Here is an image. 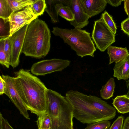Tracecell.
<instances>
[{
	"label": "cell",
	"instance_id": "obj_27",
	"mask_svg": "<svg viewBox=\"0 0 129 129\" xmlns=\"http://www.w3.org/2000/svg\"><path fill=\"white\" fill-rule=\"evenodd\" d=\"M4 50L10 63L11 52V42L10 37L5 38Z\"/></svg>",
	"mask_w": 129,
	"mask_h": 129
},
{
	"label": "cell",
	"instance_id": "obj_18",
	"mask_svg": "<svg viewBox=\"0 0 129 129\" xmlns=\"http://www.w3.org/2000/svg\"><path fill=\"white\" fill-rule=\"evenodd\" d=\"M115 84L114 79L111 78L100 90V95L103 99L107 100L113 95Z\"/></svg>",
	"mask_w": 129,
	"mask_h": 129
},
{
	"label": "cell",
	"instance_id": "obj_21",
	"mask_svg": "<svg viewBox=\"0 0 129 129\" xmlns=\"http://www.w3.org/2000/svg\"><path fill=\"white\" fill-rule=\"evenodd\" d=\"M10 31L9 18H0V38L10 37Z\"/></svg>",
	"mask_w": 129,
	"mask_h": 129
},
{
	"label": "cell",
	"instance_id": "obj_10",
	"mask_svg": "<svg viewBox=\"0 0 129 129\" xmlns=\"http://www.w3.org/2000/svg\"><path fill=\"white\" fill-rule=\"evenodd\" d=\"M2 77L6 82V87L4 94L8 96L19 110L20 113L26 119L29 120L28 110L23 103L15 87L13 77L2 75Z\"/></svg>",
	"mask_w": 129,
	"mask_h": 129
},
{
	"label": "cell",
	"instance_id": "obj_5",
	"mask_svg": "<svg viewBox=\"0 0 129 129\" xmlns=\"http://www.w3.org/2000/svg\"><path fill=\"white\" fill-rule=\"evenodd\" d=\"M52 32L70 46L78 56L81 57L87 56L94 57L96 49L89 32L76 28L69 29L57 27H53Z\"/></svg>",
	"mask_w": 129,
	"mask_h": 129
},
{
	"label": "cell",
	"instance_id": "obj_9",
	"mask_svg": "<svg viewBox=\"0 0 129 129\" xmlns=\"http://www.w3.org/2000/svg\"><path fill=\"white\" fill-rule=\"evenodd\" d=\"M29 24L25 25L10 37L11 52L10 64L13 68L17 67L19 62L25 37Z\"/></svg>",
	"mask_w": 129,
	"mask_h": 129
},
{
	"label": "cell",
	"instance_id": "obj_33",
	"mask_svg": "<svg viewBox=\"0 0 129 129\" xmlns=\"http://www.w3.org/2000/svg\"><path fill=\"white\" fill-rule=\"evenodd\" d=\"M124 1V10L128 16L129 15V0H125Z\"/></svg>",
	"mask_w": 129,
	"mask_h": 129
},
{
	"label": "cell",
	"instance_id": "obj_20",
	"mask_svg": "<svg viewBox=\"0 0 129 129\" xmlns=\"http://www.w3.org/2000/svg\"><path fill=\"white\" fill-rule=\"evenodd\" d=\"M13 12L20 10L26 7L31 5L33 0H6Z\"/></svg>",
	"mask_w": 129,
	"mask_h": 129
},
{
	"label": "cell",
	"instance_id": "obj_34",
	"mask_svg": "<svg viewBox=\"0 0 129 129\" xmlns=\"http://www.w3.org/2000/svg\"><path fill=\"white\" fill-rule=\"evenodd\" d=\"M122 129H129V116L124 120Z\"/></svg>",
	"mask_w": 129,
	"mask_h": 129
},
{
	"label": "cell",
	"instance_id": "obj_24",
	"mask_svg": "<svg viewBox=\"0 0 129 129\" xmlns=\"http://www.w3.org/2000/svg\"><path fill=\"white\" fill-rule=\"evenodd\" d=\"M101 18L103 19L112 32L116 34L117 28L112 16L107 11H105L102 14Z\"/></svg>",
	"mask_w": 129,
	"mask_h": 129
},
{
	"label": "cell",
	"instance_id": "obj_11",
	"mask_svg": "<svg viewBox=\"0 0 129 129\" xmlns=\"http://www.w3.org/2000/svg\"><path fill=\"white\" fill-rule=\"evenodd\" d=\"M66 3L65 5L70 7L75 15V19L70 22V24L79 29L86 26L90 18L85 12L80 0H66Z\"/></svg>",
	"mask_w": 129,
	"mask_h": 129
},
{
	"label": "cell",
	"instance_id": "obj_30",
	"mask_svg": "<svg viewBox=\"0 0 129 129\" xmlns=\"http://www.w3.org/2000/svg\"><path fill=\"white\" fill-rule=\"evenodd\" d=\"M121 30L129 36V17L123 21L121 23Z\"/></svg>",
	"mask_w": 129,
	"mask_h": 129
},
{
	"label": "cell",
	"instance_id": "obj_19",
	"mask_svg": "<svg viewBox=\"0 0 129 129\" xmlns=\"http://www.w3.org/2000/svg\"><path fill=\"white\" fill-rule=\"evenodd\" d=\"M36 121L38 129H51L52 120L47 111L37 116Z\"/></svg>",
	"mask_w": 129,
	"mask_h": 129
},
{
	"label": "cell",
	"instance_id": "obj_7",
	"mask_svg": "<svg viewBox=\"0 0 129 129\" xmlns=\"http://www.w3.org/2000/svg\"><path fill=\"white\" fill-rule=\"evenodd\" d=\"M70 60L53 58L39 61L31 66L30 71L34 75L42 76L53 72L61 71L69 66Z\"/></svg>",
	"mask_w": 129,
	"mask_h": 129
},
{
	"label": "cell",
	"instance_id": "obj_38",
	"mask_svg": "<svg viewBox=\"0 0 129 129\" xmlns=\"http://www.w3.org/2000/svg\"><path fill=\"white\" fill-rule=\"evenodd\" d=\"M129 55V54H128Z\"/></svg>",
	"mask_w": 129,
	"mask_h": 129
},
{
	"label": "cell",
	"instance_id": "obj_35",
	"mask_svg": "<svg viewBox=\"0 0 129 129\" xmlns=\"http://www.w3.org/2000/svg\"><path fill=\"white\" fill-rule=\"evenodd\" d=\"M126 84L127 88L128 90L127 92L126 93V95L129 96V80L126 81Z\"/></svg>",
	"mask_w": 129,
	"mask_h": 129
},
{
	"label": "cell",
	"instance_id": "obj_26",
	"mask_svg": "<svg viewBox=\"0 0 129 129\" xmlns=\"http://www.w3.org/2000/svg\"><path fill=\"white\" fill-rule=\"evenodd\" d=\"M111 125L108 120L101 121L88 124L83 129H108Z\"/></svg>",
	"mask_w": 129,
	"mask_h": 129
},
{
	"label": "cell",
	"instance_id": "obj_22",
	"mask_svg": "<svg viewBox=\"0 0 129 129\" xmlns=\"http://www.w3.org/2000/svg\"><path fill=\"white\" fill-rule=\"evenodd\" d=\"M13 13L12 10L6 0H0V18H9Z\"/></svg>",
	"mask_w": 129,
	"mask_h": 129
},
{
	"label": "cell",
	"instance_id": "obj_25",
	"mask_svg": "<svg viewBox=\"0 0 129 129\" xmlns=\"http://www.w3.org/2000/svg\"><path fill=\"white\" fill-rule=\"evenodd\" d=\"M5 38L0 39V63L7 68L10 65L4 50Z\"/></svg>",
	"mask_w": 129,
	"mask_h": 129
},
{
	"label": "cell",
	"instance_id": "obj_28",
	"mask_svg": "<svg viewBox=\"0 0 129 129\" xmlns=\"http://www.w3.org/2000/svg\"><path fill=\"white\" fill-rule=\"evenodd\" d=\"M124 119V117L122 116H118L109 129H122Z\"/></svg>",
	"mask_w": 129,
	"mask_h": 129
},
{
	"label": "cell",
	"instance_id": "obj_4",
	"mask_svg": "<svg viewBox=\"0 0 129 129\" xmlns=\"http://www.w3.org/2000/svg\"><path fill=\"white\" fill-rule=\"evenodd\" d=\"M47 111L52 120L51 129H74L73 108L68 98L47 89Z\"/></svg>",
	"mask_w": 129,
	"mask_h": 129
},
{
	"label": "cell",
	"instance_id": "obj_14",
	"mask_svg": "<svg viewBox=\"0 0 129 129\" xmlns=\"http://www.w3.org/2000/svg\"><path fill=\"white\" fill-rule=\"evenodd\" d=\"M109 57V64L113 62L117 63L124 59L129 54L126 48L119 47L110 46L107 49Z\"/></svg>",
	"mask_w": 129,
	"mask_h": 129
},
{
	"label": "cell",
	"instance_id": "obj_15",
	"mask_svg": "<svg viewBox=\"0 0 129 129\" xmlns=\"http://www.w3.org/2000/svg\"><path fill=\"white\" fill-rule=\"evenodd\" d=\"M113 100L112 104L118 113L129 112V96L126 94L117 96Z\"/></svg>",
	"mask_w": 129,
	"mask_h": 129
},
{
	"label": "cell",
	"instance_id": "obj_31",
	"mask_svg": "<svg viewBox=\"0 0 129 129\" xmlns=\"http://www.w3.org/2000/svg\"><path fill=\"white\" fill-rule=\"evenodd\" d=\"M6 87V82L2 77L0 76V95H2L4 94V91Z\"/></svg>",
	"mask_w": 129,
	"mask_h": 129
},
{
	"label": "cell",
	"instance_id": "obj_13",
	"mask_svg": "<svg viewBox=\"0 0 129 129\" xmlns=\"http://www.w3.org/2000/svg\"><path fill=\"white\" fill-rule=\"evenodd\" d=\"M113 76L118 80H126L129 79V55L115 63L113 68Z\"/></svg>",
	"mask_w": 129,
	"mask_h": 129
},
{
	"label": "cell",
	"instance_id": "obj_37",
	"mask_svg": "<svg viewBox=\"0 0 129 129\" xmlns=\"http://www.w3.org/2000/svg\"><path fill=\"white\" fill-rule=\"evenodd\" d=\"M128 17H129V15H128Z\"/></svg>",
	"mask_w": 129,
	"mask_h": 129
},
{
	"label": "cell",
	"instance_id": "obj_12",
	"mask_svg": "<svg viewBox=\"0 0 129 129\" xmlns=\"http://www.w3.org/2000/svg\"><path fill=\"white\" fill-rule=\"evenodd\" d=\"M80 1L85 12L90 18L102 12L107 3L106 0H80Z\"/></svg>",
	"mask_w": 129,
	"mask_h": 129
},
{
	"label": "cell",
	"instance_id": "obj_23",
	"mask_svg": "<svg viewBox=\"0 0 129 129\" xmlns=\"http://www.w3.org/2000/svg\"><path fill=\"white\" fill-rule=\"evenodd\" d=\"M31 5L34 11L38 16L43 14L46 7L45 0H34Z\"/></svg>",
	"mask_w": 129,
	"mask_h": 129
},
{
	"label": "cell",
	"instance_id": "obj_8",
	"mask_svg": "<svg viewBox=\"0 0 129 129\" xmlns=\"http://www.w3.org/2000/svg\"><path fill=\"white\" fill-rule=\"evenodd\" d=\"M38 17L31 5L13 12L9 18L10 26V37Z\"/></svg>",
	"mask_w": 129,
	"mask_h": 129
},
{
	"label": "cell",
	"instance_id": "obj_32",
	"mask_svg": "<svg viewBox=\"0 0 129 129\" xmlns=\"http://www.w3.org/2000/svg\"><path fill=\"white\" fill-rule=\"evenodd\" d=\"M107 3L112 6L116 7L121 5L122 2L124 0H106Z\"/></svg>",
	"mask_w": 129,
	"mask_h": 129
},
{
	"label": "cell",
	"instance_id": "obj_1",
	"mask_svg": "<svg viewBox=\"0 0 129 129\" xmlns=\"http://www.w3.org/2000/svg\"><path fill=\"white\" fill-rule=\"evenodd\" d=\"M73 108V117L83 124L109 120L115 116V109L95 96L71 90L66 94Z\"/></svg>",
	"mask_w": 129,
	"mask_h": 129
},
{
	"label": "cell",
	"instance_id": "obj_2",
	"mask_svg": "<svg viewBox=\"0 0 129 129\" xmlns=\"http://www.w3.org/2000/svg\"><path fill=\"white\" fill-rule=\"evenodd\" d=\"M15 87L28 110L37 116L47 111V88L41 80L23 69L14 73Z\"/></svg>",
	"mask_w": 129,
	"mask_h": 129
},
{
	"label": "cell",
	"instance_id": "obj_17",
	"mask_svg": "<svg viewBox=\"0 0 129 129\" xmlns=\"http://www.w3.org/2000/svg\"><path fill=\"white\" fill-rule=\"evenodd\" d=\"M56 9L58 15L67 20L70 22L74 20V15L69 6L60 3L56 5Z\"/></svg>",
	"mask_w": 129,
	"mask_h": 129
},
{
	"label": "cell",
	"instance_id": "obj_6",
	"mask_svg": "<svg viewBox=\"0 0 129 129\" xmlns=\"http://www.w3.org/2000/svg\"><path fill=\"white\" fill-rule=\"evenodd\" d=\"M115 35L101 17L94 21L91 38L96 48L104 52L115 41Z\"/></svg>",
	"mask_w": 129,
	"mask_h": 129
},
{
	"label": "cell",
	"instance_id": "obj_36",
	"mask_svg": "<svg viewBox=\"0 0 129 129\" xmlns=\"http://www.w3.org/2000/svg\"><path fill=\"white\" fill-rule=\"evenodd\" d=\"M0 129H3L1 125H0Z\"/></svg>",
	"mask_w": 129,
	"mask_h": 129
},
{
	"label": "cell",
	"instance_id": "obj_3",
	"mask_svg": "<svg viewBox=\"0 0 129 129\" xmlns=\"http://www.w3.org/2000/svg\"><path fill=\"white\" fill-rule=\"evenodd\" d=\"M51 34L44 21L37 18L29 24L22 53L25 56L37 58L45 56L51 47Z\"/></svg>",
	"mask_w": 129,
	"mask_h": 129
},
{
	"label": "cell",
	"instance_id": "obj_16",
	"mask_svg": "<svg viewBox=\"0 0 129 129\" xmlns=\"http://www.w3.org/2000/svg\"><path fill=\"white\" fill-rule=\"evenodd\" d=\"M46 7L45 11L50 17L53 23L59 22L58 15L56 9V6L58 4L61 3V0H45Z\"/></svg>",
	"mask_w": 129,
	"mask_h": 129
},
{
	"label": "cell",
	"instance_id": "obj_29",
	"mask_svg": "<svg viewBox=\"0 0 129 129\" xmlns=\"http://www.w3.org/2000/svg\"><path fill=\"white\" fill-rule=\"evenodd\" d=\"M0 125L3 129H14L8 121L4 118L1 113H0Z\"/></svg>",
	"mask_w": 129,
	"mask_h": 129
}]
</instances>
